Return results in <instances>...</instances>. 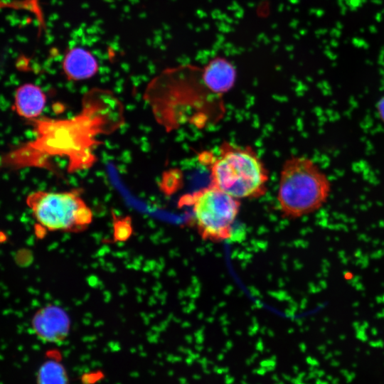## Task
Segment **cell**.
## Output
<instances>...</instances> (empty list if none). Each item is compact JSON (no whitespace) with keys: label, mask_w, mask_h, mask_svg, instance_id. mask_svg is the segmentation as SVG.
Masks as SVG:
<instances>
[{"label":"cell","mask_w":384,"mask_h":384,"mask_svg":"<svg viewBox=\"0 0 384 384\" xmlns=\"http://www.w3.org/2000/svg\"><path fill=\"white\" fill-rule=\"evenodd\" d=\"M34 138L21 143L0 158L9 169L36 167L54 172L50 159L65 157L73 174L92 167L97 160L94 150L107 135L124 124V107L110 90L95 87L82 97L80 112L68 119L39 117L28 120Z\"/></svg>","instance_id":"cell-1"},{"label":"cell","mask_w":384,"mask_h":384,"mask_svg":"<svg viewBox=\"0 0 384 384\" xmlns=\"http://www.w3.org/2000/svg\"><path fill=\"white\" fill-rule=\"evenodd\" d=\"M199 160L210 171V184L238 200L260 198L267 191L268 171L250 146L225 141L216 155L202 153Z\"/></svg>","instance_id":"cell-2"},{"label":"cell","mask_w":384,"mask_h":384,"mask_svg":"<svg viewBox=\"0 0 384 384\" xmlns=\"http://www.w3.org/2000/svg\"><path fill=\"white\" fill-rule=\"evenodd\" d=\"M330 192L328 176L310 158L292 156L283 163L277 196L283 216L294 219L316 211Z\"/></svg>","instance_id":"cell-3"},{"label":"cell","mask_w":384,"mask_h":384,"mask_svg":"<svg viewBox=\"0 0 384 384\" xmlns=\"http://www.w3.org/2000/svg\"><path fill=\"white\" fill-rule=\"evenodd\" d=\"M38 225L48 231L80 233L91 224L93 213L78 190L36 191L26 199Z\"/></svg>","instance_id":"cell-4"},{"label":"cell","mask_w":384,"mask_h":384,"mask_svg":"<svg viewBox=\"0 0 384 384\" xmlns=\"http://www.w3.org/2000/svg\"><path fill=\"white\" fill-rule=\"evenodd\" d=\"M178 205L191 206L193 221L203 240L221 242L232 238L240 211L239 200L209 184L183 196Z\"/></svg>","instance_id":"cell-5"},{"label":"cell","mask_w":384,"mask_h":384,"mask_svg":"<svg viewBox=\"0 0 384 384\" xmlns=\"http://www.w3.org/2000/svg\"><path fill=\"white\" fill-rule=\"evenodd\" d=\"M31 328L36 336L49 343H60L68 336L71 320L60 306L48 304L37 310L31 319Z\"/></svg>","instance_id":"cell-6"},{"label":"cell","mask_w":384,"mask_h":384,"mask_svg":"<svg viewBox=\"0 0 384 384\" xmlns=\"http://www.w3.org/2000/svg\"><path fill=\"white\" fill-rule=\"evenodd\" d=\"M203 83L214 93L229 91L234 85L236 70L233 65L223 57H215L201 70Z\"/></svg>","instance_id":"cell-7"},{"label":"cell","mask_w":384,"mask_h":384,"mask_svg":"<svg viewBox=\"0 0 384 384\" xmlns=\"http://www.w3.org/2000/svg\"><path fill=\"white\" fill-rule=\"evenodd\" d=\"M46 103V96L39 86L25 83L16 88L12 108L18 115L29 120L41 117Z\"/></svg>","instance_id":"cell-8"},{"label":"cell","mask_w":384,"mask_h":384,"mask_svg":"<svg viewBox=\"0 0 384 384\" xmlns=\"http://www.w3.org/2000/svg\"><path fill=\"white\" fill-rule=\"evenodd\" d=\"M99 65L95 56L80 47L71 48L63 58V70L68 80L89 79L97 73Z\"/></svg>","instance_id":"cell-9"},{"label":"cell","mask_w":384,"mask_h":384,"mask_svg":"<svg viewBox=\"0 0 384 384\" xmlns=\"http://www.w3.org/2000/svg\"><path fill=\"white\" fill-rule=\"evenodd\" d=\"M36 381V384H69V377L59 360L48 358L40 365Z\"/></svg>","instance_id":"cell-10"},{"label":"cell","mask_w":384,"mask_h":384,"mask_svg":"<svg viewBox=\"0 0 384 384\" xmlns=\"http://www.w3.org/2000/svg\"><path fill=\"white\" fill-rule=\"evenodd\" d=\"M112 215L113 242H126L131 238L134 231L131 217H120L117 215L113 211H112Z\"/></svg>","instance_id":"cell-11"},{"label":"cell","mask_w":384,"mask_h":384,"mask_svg":"<svg viewBox=\"0 0 384 384\" xmlns=\"http://www.w3.org/2000/svg\"><path fill=\"white\" fill-rule=\"evenodd\" d=\"M377 110L380 118L384 122V97L379 100Z\"/></svg>","instance_id":"cell-12"}]
</instances>
